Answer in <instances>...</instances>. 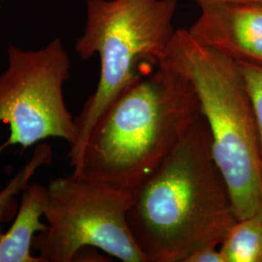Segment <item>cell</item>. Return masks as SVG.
Returning a JSON list of instances; mask_svg holds the SVG:
<instances>
[{"instance_id":"cell-2","label":"cell","mask_w":262,"mask_h":262,"mask_svg":"<svg viewBox=\"0 0 262 262\" xmlns=\"http://www.w3.org/2000/svg\"><path fill=\"white\" fill-rule=\"evenodd\" d=\"M199 114L190 80L166 56L105 109L72 173L133 192Z\"/></svg>"},{"instance_id":"cell-6","label":"cell","mask_w":262,"mask_h":262,"mask_svg":"<svg viewBox=\"0 0 262 262\" xmlns=\"http://www.w3.org/2000/svg\"><path fill=\"white\" fill-rule=\"evenodd\" d=\"M70 70V56L58 38L37 50L10 45L0 75V122L9 126L7 145L27 149L49 138L73 145L75 118L63 94Z\"/></svg>"},{"instance_id":"cell-5","label":"cell","mask_w":262,"mask_h":262,"mask_svg":"<svg viewBox=\"0 0 262 262\" xmlns=\"http://www.w3.org/2000/svg\"><path fill=\"white\" fill-rule=\"evenodd\" d=\"M47 187V226L32 243L40 261L72 262L95 248L123 262H148L127 222L132 191L73 173Z\"/></svg>"},{"instance_id":"cell-4","label":"cell","mask_w":262,"mask_h":262,"mask_svg":"<svg viewBox=\"0 0 262 262\" xmlns=\"http://www.w3.org/2000/svg\"><path fill=\"white\" fill-rule=\"evenodd\" d=\"M83 34L74 50L88 60L97 55V86L75 118V142L68 158L75 166L96 121L122 92L134 83L144 66L163 60L176 33L178 0H86Z\"/></svg>"},{"instance_id":"cell-10","label":"cell","mask_w":262,"mask_h":262,"mask_svg":"<svg viewBox=\"0 0 262 262\" xmlns=\"http://www.w3.org/2000/svg\"><path fill=\"white\" fill-rule=\"evenodd\" d=\"M53 158L52 146L46 142L39 143L32 152L31 159L10 180L7 186L0 190V238L4 234V225L13 221L17 213L19 207L17 196L20 195L38 170L49 165Z\"/></svg>"},{"instance_id":"cell-11","label":"cell","mask_w":262,"mask_h":262,"mask_svg":"<svg viewBox=\"0 0 262 262\" xmlns=\"http://www.w3.org/2000/svg\"><path fill=\"white\" fill-rule=\"evenodd\" d=\"M253 104L262 166V66L236 61Z\"/></svg>"},{"instance_id":"cell-12","label":"cell","mask_w":262,"mask_h":262,"mask_svg":"<svg viewBox=\"0 0 262 262\" xmlns=\"http://www.w3.org/2000/svg\"><path fill=\"white\" fill-rule=\"evenodd\" d=\"M185 262H225L220 247L207 246L190 253Z\"/></svg>"},{"instance_id":"cell-9","label":"cell","mask_w":262,"mask_h":262,"mask_svg":"<svg viewBox=\"0 0 262 262\" xmlns=\"http://www.w3.org/2000/svg\"><path fill=\"white\" fill-rule=\"evenodd\" d=\"M220 249L225 262H262V210L238 220Z\"/></svg>"},{"instance_id":"cell-3","label":"cell","mask_w":262,"mask_h":262,"mask_svg":"<svg viewBox=\"0 0 262 262\" xmlns=\"http://www.w3.org/2000/svg\"><path fill=\"white\" fill-rule=\"evenodd\" d=\"M167 56L187 76L211 135L237 220L262 210V166L253 104L237 62L177 29Z\"/></svg>"},{"instance_id":"cell-7","label":"cell","mask_w":262,"mask_h":262,"mask_svg":"<svg viewBox=\"0 0 262 262\" xmlns=\"http://www.w3.org/2000/svg\"><path fill=\"white\" fill-rule=\"evenodd\" d=\"M188 28L200 44L234 61L262 66V4H221L200 7Z\"/></svg>"},{"instance_id":"cell-1","label":"cell","mask_w":262,"mask_h":262,"mask_svg":"<svg viewBox=\"0 0 262 262\" xmlns=\"http://www.w3.org/2000/svg\"><path fill=\"white\" fill-rule=\"evenodd\" d=\"M202 114L133 191L131 234L148 262H185L207 246L220 247L237 222Z\"/></svg>"},{"instance_id":"cell-8","label":"cell","mask_w":262,"mask_h":262,"mask_svg":"<svg viewBox=\"0 0 262 262\" xmlns=\"http://www.w3.org/2000/svg\"><path fill=\"white\" fill-rule=\"evenodd\" d=\"M47 200V187L29 183L24 188L12 225L0 238V262H41L32 254V243L47 226L41 222Z\"/></svg>"},{"instance_id":"cell-13","label":"cell","mask_w":262,"mask_h":262,"mask_svg":"<svg viewBox=\"0 0 262 262\" xmlns=\"http://www.w3.org/2000/svg\"><path fill=\"white\" fill-rule=\"evenodd\" d=\"M199 7L221 4H262V0H194Z\"/></svg>"}]
</instances>
